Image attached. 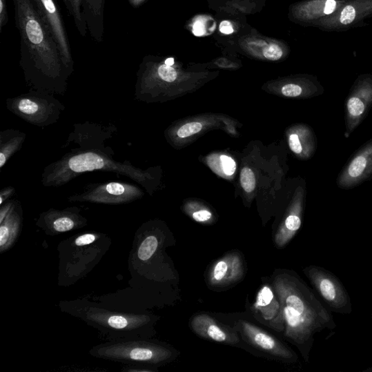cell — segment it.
Instances as JSON below:
<instances>
[{
    "instance_id": "cell-1",
    "label": "cell",
    "mask_w": 372,
    "mask_h": 372,
    "mask_svg": "<svg viewBox=\"0 0 372 372\" xmlns=\"http://www.w3.org/2000/svg\"><path fill=\"white\" fill-rule=\"evenodd\" d=\"M21 37L20 66L27 84L35 90L63 94L71 73L59 47L39 17L33 0H12Z\"/></svg>"
},
{
    "instance_id": "cell-2",
    "label": "cell",
    "mask_w": 372,
    "mask_h": 372,
    "mask_svg": "<svg viewBox=\"0 0 372 372\" xmlns=\"http://www.w3.org/2000/svg\"><path fill=\"white\" fill-rule=\"evenodd\" d=\"M294 273L277 275L273 281V287L282 303L285 324L284 335L309 362L315 335L324 329L333 330L337 324L333 315Z\"/></svg>"
},
{
    "instance_id": "cell-3",
    "label": "cell",
    "mask_w": 372,
    "mask_h": 372,
    "mask_svg": "<svg viewBox=\"0 0 372 372\" xmlns=\"http://www.w3.org/2000/svg\"><path fill=\"white\" fill-rule=\"evenodd\" d=\"M114 155L111 148L106 150L74 149L59 160L49 164L44 170L41 182L46 187H59L70 182L81 174L99 170L128 176L136 184H141L151 192L153 181L155 180L153 171L137 168L130 161H118L113 159Z\"/></svg>"
},
{
    "instance_id": "cell-4",
    "label": "cell",
    "mask_w": 372,
    "mask_h": 372,
    "mask_svg": "<svg viewBox=\"0 0 372 372\" xmlns=\"http://www.w3.org/2000/svg\"><path fill=\"white\" fill-rule=\"evenodd\" d=\"M10 112L38 127L56 123L65 106L48 92L32 90L6 101Z\"/></svg>"
},
{
    "instance_id": "cell-5",
    "label": "cell",
    "mask_w": 372,
    "mask_h": 372,
    "mask_svg": "<svg viewBox=\"0 0 372 372\" xmlns=\"http://www.w3.org/2000/svg\"><path fill=\"white\" fill-rule=\"evenodd\" d=\"M303 272L330 310L343 315L352 313L350 295L333 273L316 266L306 267Z\"/></svg>"
},
{
    "instance_id": "cell-6",
    "label": "cell",
    "mask_w": 372,
    "mask_h": 372,
    "mask_svg": "<svg viewBox=\"0 0 372 372\" xmlns=\"http://www.w3.org/2000/svg\"><path fill=\"white\" fill-rule=\"evenodd\" d=\"M144 190L135 184L108 182L88 185L79 195L72 196L71 202L118 204L129 203L142 198Z\"/></svg>"
},
{
    "instance_id": "cell-7",
    "label": "cell",
    "mask_w": 372,
    "mask_h": 372,
    "mask_svg": "<svg viewBox=\"0 0 372 372\" xmlns=\"http://www.w3.org/2000/svg\"><path fill=\"white\" fill-rule=\"evenodd\" d=\"M41 19L46 26L59 47L64 65L71 74L74 72V61L64 21L57 0H33Z\"/></svg>"
},
{
    "instance_id": "cell-8",
    "label": "cell",
    "mask_w": 372,
    "mask_h": 372,
    "mask_svg": "<svg viewBox=\"0 0 372 372\" xmlns=\"http://www.w3.org/2000/svg\"><path fill=\"white\" fill-rule=\"evenodd\" d=\"M372 106V76L358 77L352 86L344 104L346 137L361 125Z\"/></svg>"
},
{
    "instance_id": "cell-9",
    "label": "cell",
    "mask_w": 372,
    "mask_h": 372,
    "mask_svg": "<svg viewBox=\"0 0 372 372\" xmlns=\"http://www.w3.org/2000/svg\"><path fill=\"white\" fill-rule=\"evenodd\" d=\"M372 178V139L358 148L344 165L337 178V186L352 189Z\"/></svg>"
},
{
    "instance_id": "cell-10",
    "label": "cell",
    "mask_w": 372,
    "mask_h": 372,
    "mask_svg": "<svg viewBox=\"0 0 372 372\" xmlns=\"http://www.w3.org/2000/svg\"><path fill=\"white\" fill-rule=\"evenodd\" d=\"M252 310L258 321L284 333L285 324L282 303L273 286L265 284L260 288Z\"/></svg>"
},
{
    "instance_id": "cell-11",
    "label": "cell",
    "mask_w": 372,
    "mask_h": 372,
    "mask_svg": "<svg viewBox=\"0 0 372 372\" xmlns=\"http://www.w3.org/2000/svg\"><path fill=\"white\" fill-rule=\"evenodd\" d=\"M239 328L244 339L254 347L282 360H296V354L291 349L266 331L245 321L239 322Z\"/></svg>"
},
{
    "instance_id": "cell-12",
    "label": "cell",
    "mask_w": 372,
    "mask_h": 372,
    "mask_svg": "<svg viewBox=\"0 0 372 372\" xmlns=\"http://www.w3.org/2000/svg\"><path fill=\"white\" fill-rule=\"evenodd\" d=\"M244 275V261L237 253L219 259L211 267L208 281L215 287H225L240 282Z\"/></svg>"
},
{
    "instance_id": "cell-13",
    "label": "cell",
    "mask_w": 372,
    "mask_h": 372,
    "mask_svg": "<svg viewBox=\"0 0 372 372\" xmlns=\"http://www.w3.org/2000/svg\"><path fill=\"white\" fill-rule=\"evenodd\" d=\"M116 131L117 128L112 125L102 126L90 122L79 124L75 126V130L68 136L66 144H77L79 148L106 150L109 148L106 146V141L111 139Z\"/></svg>"
},
{
    "instance_id": "cell-14",
    "label": "cell",
    "mask_w": 372,
    "mask_h": 372,
    "mask_svg": "<svg viewBox=\"0 0 372 372\" xmlns=\"http://www.w3.org/2000/svg\"><path fill=\"white\" fill-rule=\"evenodd\" d=\"M190 327L197 335L217 342L235 344L240 341L237 331L206 314L195 315L190 322Z\"/></svg>"
},
{
    "instance_id": "cell-15",
    "label": "cell",
    "mask_w": 372,
    "mask_h": 372,
    "mask_svg": "<svg viewBox=\"0 0 372 372\" xmlns=\"http://www.w3.org/2000/svg\"><path fill=\"white\" fill-rule=\"evenodd\" d=\"M304 192L299 190L294 199L291 211L285 217L275 236V244L284 248L291 242L302 226L303 209H304Z\"/></svg>"
},
{
    "instance_id": "cell-16",
    "label": "cell",
    "mask_w": 372,
    "mask_h": 372,
    "mask_svg": "<svg viewBox=\"0 0 372 372\" xmlns=\"http://www.w3.org/2000/svg\"><path fill=\"white\" fill-rule=\"evenodd\" d=\"M112 356L137 362L157 363L168 360L171 353L159 347H117L112 348Z\"/></svg>"
},
{
    "instance_id": "cell-17",
    "label": "cell",
    "mask_w": 372,
    "mask_h": 372,
    "mask_svg": "<svg viewBox=\"0 0 372 372\" xmlns=\"http://www.w3.org/2000/svg\"><path fill=\"white\" fill-rule=\"evenodd\" d=\"M26 134L19 130H7L0 133V168L22 148Z\"/></svg>"
},
{
    "instance_id": "cell-18",
    "label": "cell",
    "mask_w": 372,
    "mask_h": 372,
    "mask_svg": "<svg viewBox=\"0 0 372 372\" xmlns=\"http://www.w3.org/2000/svg\"><path fill=\"white\" fill-rule=\"evenodd\" d=\"M66 8L72 17L76 28L82 37L88 34V25L84 13V0H63Z\"/></svg>"
},
{
    "instance_id": "cell-19",
    "label": "cell",
    "mask_w": 372,
    "mask_h": 372,
    "mask_svg": "<svg viewBox=\"0 0 372 372\" xmlns=\"http://www.w3.org/2000/svg\"><path fill=\"white\" fill-rule=\"evenodd\" d=\"M158 240L155 236L147 237L139 247L137 256L142 261H146L154 255L157 250Z\"/></svg>"
},
{
    "instance_id": "cell-20",
    "label": "cell",
    "mask_w": 372,
    "mask_h": 372,
    "mask_svg": "<svg viewBox=\"0 0 372 372\" xmlns=\"http://www.w3.org/2000/svg\"><path fill=\"white\" fill-rule=\"evenodd\" d=\"M70 215L64 213L53 220L52 228L57 232H66L72 230L75 226V220Z\"/></svg>"
},
{
    "instance_id": "cell-21",
    "label": "cell",
    "mask_w": 372,
    "mask_h": 372,
    "mask_svg": "<svg viewBox=\"0 0 372 372\" xmlns=\"http://www.w3.org/2000/svg\"><path fill=\"white\" fill-rule=\"evenodd\" d=\"M241 184L246 193L253 192L256 186L255 175L249 168H244L241 172Z\"/></svg>"
},
{
    "instance_id": "cell-22",
    "label": "cell",
    "mask_w": 372,
    "mask_h": 372,
    "mask_svg": "<svg viewBox=\"0 0 372 372\" xmlns=\"http://www.w3.org/2000/svg\"><path fill=\"white\" fill-rule=\"evenodd\" d=\"M188 213L191 216L193 219L200 224H210L213 218V213L210 211L204 208L195 210V208L190 206V208H188Z\"/></svg>"
},
{
    "instance_id": "cell-23",
    "label": "cell",
    "mask_w": 372,
    "mask_h": 372,
    "mask_svg": "<svg viewBox=\"0 0 372 372\" xmlns=\"http://www.w3.org/2000/svg\"><path fill=\"white\" fill-rule=\"evenodd\" d=\"M202 128V124L200 122H190L179 128L177 132V135L178 137H180V139H186V137L199 133Z\"/></svg>"
},
{
    "instance_id": "cell-24",
    "label": "cell",
    "mask_w": 372,
    "mask_h": 372,
    "mask_svg": "<svg viewBox=\"0 0 372 372\" xmlns=\"http://www.w3.org/2000/svg\"><path fill=\"white\" fill-rule=\"evenodd\" d=\"M292 133L288 136V146L293 153L301 159H305L304 150L300 145L298 139V134L295 129L292 130Z\"/></svg>"
},
{
    "instance_id": "cell-25",
    "label": "cell",
    "mask_w": 372,
    "mask_h": 372,
    "mask_svg": "<svg viewBox=\"0 0 372 372\" xmlns=\"http://www.w3.org/2000/svg\"><path fill=\"white\" fill-rule=\"evenodd\" d=\"M220 165L223 172L228 176L233 175L237 170V164L234 160L226 155L219 157Z\"/></svg>"
},
{
    "instance_id": "cell-26",
    "label": "cell",
    "mask_w": 372,
    "mask_h": 372,
    "mask_svg": "<svg viewBox=\"0 0 372 372\" xmlns=\"http://www.w3.org/2000/svg\"><path fill=\"white\" fill-rule=\"evenodd\" d=\"M264 55L265 58L268 60L278 61L283 56V50L279 46L271 44L265 48Z\"/></svg>"
},
{
    "instance_id": "cell-27",
    "label": "cell",
    "mask_w": 372,
    "mask_h": 372,
    "mask_svg": "<svg viewBox=\"0 0 372 372\" xmlns=\"http://www.w3.org/2000/svg\"><path fill=\"white\" fill-rule=\"evenodd\" d=\"M355 10L352 6H346L340 13V23L343 25L351 24L355 20Z\"/></svg>"
},
{
    "instance_id": "cell-28",
    "label": "cell",
    "mask_w": 372,
    "mask_h": 372,
    "mask_svg": "<svg viewBox=\"0 0 372 372\" xmlns=\"http://www.w3.org/2000/svg\"><path fill=\"white\" fill-rule=\"evenodd\" d=\"M108 324L112 328L121 329L128 326L129 323L125 317L121 315H113L110 317L108 320Z\"/></svg>"
},
{
    "instance_id": "cell-29",
    "label": "cell",
    "mask_w": 372,
    "mask_h": 372,
    "mask_svg": "<svg viewBox=\"0 0 372 372\" xmlns=\"http://www.w3.org/2000/svg\"><path fill=\"white\" fill-rule=\"evenodd\" d=\"M8 20L7 0H0V33H2L4 26L8 23Z\"/></svg>"
},
{
    "instance_id": "cell-30",
    "label": "cell",
    "mask_w": 372,
    "mask_h": 372,
    "mask_svg": "<svg viewBox=\"0 0 372 372\" xmlns=\"http://www.w3.org/2000/svg\"><path fill=\"white\" fill-rule=\"evenodd\" d=\"M95 241V236L94 234L88 233L85 235H82L78 237L75 241V244L77 246H85L93 243Z\"/></svg>"
},
{
    "instance_id": "cell-31",
    "label": "cell",
    "mask_w": 372,
    "mask_h": 372,
    "mask_svg": "<svg viewBox=\"0 0 372 372\" xmlns=\"http://www.w3.org/2000/svg\"><path fill=\"white\" fill-rule=\"evenodd\" d=\"M16 189L12 186H8L3 188L1 192H0V204L1 206L4 204V202H6L10 197L15 194Z\"/></svg>"
},
{
    "instance_id": "cell-32",
    "label": "cell",
    "mask_w": 372,
    "mask_h": 372,
    "mask_svg": "<svg viewBox=\"0 0 372 372\" xmlns=\"http://www.w3.org/2000/svg\"><path fill=\"white\" fill-rule=\"evenodd\" d=\"M219 31L225 35H230L233 32V28L229 21H225L220 23Z\"/></svg>"
},
{
    "instance_id": "cell-33",
    "label": "cell",
    "mask_w": 372,
    "mask_h": 372,
    "mask_svg": "<svg viewBox=\"0 0 372 372\" xmlns=\"http://www.w3.org/2000/svg\"><path fill=\"white\" fill-rule=\"evenodd\" d=\"M194 34L196 36H203L204 34V23L201 21H197L194 25Z\"/></svg>"
},
{
    "instance_id": "cell-34",
    "label": "cell",
    "mask_w": 372,
    "mask_h": 372,
    "mask_svg": "<svg viewBox=\"0 0 372 372\" xmlns=\"http://www.w3.org/2000/svg\"><path fill=\"white\" fill-rule=\"evenodd\" d=\"M128 1L132 7L137 8V7H139L145 0H128Z\"/></svg>"
},
{
    "instance_id": "cell-35",
    "label": "cell",
    "mask_w": 372,
    "mask_h": 372,
    "mask_svg": "<svg viewBox=\"0 0 372 372\" xmlns=\"http://www.w3.org/2000/svg\"><path fill=\"white\" fill-rule=\"evenodd\" d=\"M164 62H165V63H166V64H168L169 66H172L174 65V63H175L173 58H169V59L165 60Z\"/></svg>"
}]
</instances>
